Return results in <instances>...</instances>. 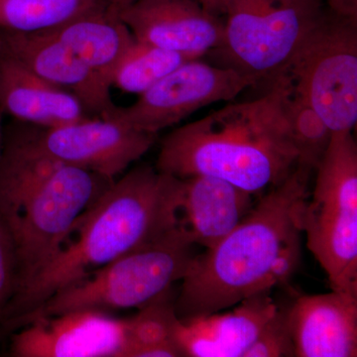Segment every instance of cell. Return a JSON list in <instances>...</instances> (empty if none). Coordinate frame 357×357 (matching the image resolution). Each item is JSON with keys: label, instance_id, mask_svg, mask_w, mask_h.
I'll list each match as a JSON object with an SVG mask.
<instances>
[{"label": "cell", "instance_id": "1", "mask_svg": "<svg viewBox=\"0 0 357 357\" xmlns=\"http://www.w3.org/2000/svg\"><path fill=\"white\" fill-rule=\"evenodd\" d=\"M312 172L297 164L236 229L196 255L175 298L178 319L222 312L290 279L300 261L301 217Z\"/></svg>", "mask_w": 357, "mask_h": 357}, {"label": "cell", "instance_id": "2", "mask_svg": "<svg viewBox=\"0 0 357 357\" xmlns=\"http://www.w3.org/2000/svg\"><path fill=\"white\" fill-rule=\"evenodd\" d=\"M180 178L144 165L114 181L57 253L7 305L0 332H15L59 291L178 225Z\"/></svg>", "mask_w": 357, "mask_h": 357}, {"label": "cell", "instance_id": "3", "mask_svg": "<svg viewBox=\"0 0 357 357\" xmlns=\"http://www.w3.org/2000/svg\"><path fill=\"white\" fill-rule=\"evenodd\" d=\"M272 81L262 98L227 105L169 133L160 147L157 170L178 178H222L252 195L280 184L297 165L299 153L281 82Z\"/></svg>", "mask_w": 357, "mask_h": 357}, {"label": "cell", "instance_id": "4", "mask_svg": "<svg viewBox=\"0 0 357 357\" xmlns=\"http://www.w3.org/2000/svg\"><path fill=\"white\" fill-rule=\"evenodd\" d=\"M115 178L65 165L6 132L0 154V217L16 259V291L36 276ZM14 295V294H13Z\"/></svg>", "mask_w": 357, "mask_h": 357}, {"label": "cell", "instance_id": "5", "mask_svg": "<svg viewBox=\"0 0 357 357\" xmlns=\"http://www.w3.org/2000/svg\"><path fill=\"white\" fill-rule=\"evenodd\" d=\"M195 246L178 225L153 243L117 258L59 291L21 326L38 317L77 310L110 314L121 310H139L172 289L176 282L182 281L196 257Z\"/></svg>", "mask_w": 357, "mask_h": 357}, {"label": "cell", "instance_id": "6", "mask_svg": "<svg viewBox=\"0 0 357 357\" xmlns=\"http://www.w3.org/2000/svg\"><path fill=\"white\" fill-rule=\"evenodd\" d=\"M302 231L332 290L357 296V146L352 131H335L317 167Z\"/></svg>", "mask_w": 357, "mask_h": 357}, {"label": "cell", "instance_id": "7", "mask_svg": "<svg viewBox=\"0 0 357 357\" xmlns=\"http://www.w3.org/2000/svg\"><path fill=\"white\" fill-rule=\"evenodd\" d=\"M326 7L321 0H225L222 49L244 74L274 79L287 67Z\"/></svg>", "mask_w": 357, "mask_h": 357}, {"label": "cell", "instance_id": "8", "mask_svg": "<svg viewBox=\"0 0 357 357\" xmlns=\"http://www.w3.org/2000/svg\"><path fill=\"white\" fill-rule=\"evenodd\" d=\"M281 73L306 96L333 132L356 128L357 21L325 8Z\"/></svg>", "mask_w": 357, "mask_h": 357}, {"label": "cell", "instance_id": "9", "mask_svg": "<svg viewBox=\"0 0 357 357\" xmlns=\"http://www.w3.org/2000/svg\"><path fill=\"white\" fill-rule=\"evenodd\" d=\"M258 82L236 68L213 67L196 59L160 79L130 107L116 105L107 119L157 135L206 105L234 100Z\"/></svg>", "mask_w": 357, "mask_h": 357}, {"label": "cell", "instance_id": "10", "mask_svg": "<svg viewBox=\"0 0 357 357\" xmlns=\"http://www.w3.org/2000/svg\"><path fill=\"white\" fill-rule=\"evenodd\" d=\"M13 128L35 151L65 165L112 178L147 153L156 140L155 134L98 116L59 128H40L20 121Z\"/></svg>", "mask_w": 357, "mask_h": 357}, {"label": "cell", "instance_id": "11", "mask_svg": "<svg viewBox=\"0 0 357 357\" xmlns=\"http://www.w3.org/2000/svg\"><path fill=\"white\" fill-rule=\"evenodd\" d=\"M128 342V319L77 310L38 317L11 333L9 356L124 357Z\"/></svg>", "mask_w": 357, "mask_h": 357}, {"label": "cell", "instance_id": "12", "mask_svg": "<svg viewBox=\"0 0 357 357\" xmlns=\"http://www.w3.org/2000/svg\"><path fill=\"white\" fill-rule=\"evenodd\" d=\"M136 41L199 59L223 44L225 22L199 0H114Z\"/></svg>", "mask_w": 357, "mask_h": 357}, {"label": "cell", "instance_id": "13", "mask_svg": "<svg viewBox=\"0 0 357 357\" xmlns=\"http://www.w3.org/2000/svg\"><path fill=\"white\" fill-rule=\"evenodd\" d=\"M0 50L41 79L76 96L89 115L107 119L116 107L110 96L112 86L50 33L0 29Z\"/></svg>", "mask_w": 357, "mask_h": 357}, {"label": "cell", "instance_id": "14", "mask_svg": "<svg viewBox=\"0 0 357 357\" xmlns=\"http://www.w3.org/2000/svg\"><path fill=\"white\" fill-rule=\"evenodd\" d=\"M296 357L357 356V296L333 290L287 307Z\"/></svg>", "mask_w": 357, "mask_h": 357}, {"label": "cell", "instance_id": "15", "mask_svg": "<svg viewBox=\"0 0 357 357\" xmlns=\"http://www.w3.org/2000/svg\"><path fill=\"white\" fill-rule=\"evenodd\" d=\"M271 291L257 294L227 314L180 319L177 342L185 357H243L278 306Z\"/></svg>", "mask_w": 357, "mask_h": 357}, {"label": "cell", "instance_id": "16", "mask_svg": "<svg viewBox=\"0 0 357 357\" xmlns=\"http://www.w3.org/2000/svg\"><path fill=\"white\" fill-rule=\"evenodd\" d=\"M253 195L222 178H180L178 227L196 245L213 248L252 210Z\"/></svg>", "mask_w": 357, "mask_h": 357}, {"label": "cell", "instance_id": "17", "mask_svg": "<svg viewBox=\"0 0 357 357\" xmlns=\"http://www.w3.org/2000/svg\"><path fill=\"white\" fill-rule=\"evenodd\" d=\"M0 112L16 121L59 128L89 119L83 103L0 50Z\"/></svg>", "mask_w": 357, "mask_h": 357}, {"label": "cell", "instance_id": "18", "mask_svg": "<svg viewBox=\"0 0 357 357\" xmlns=\"http://www.w3.org/2000/svg\"><path fill=\"white\" fill-rule=\"evenodd\" d=\"M44 32L56 37L110 86L117 66L135 42L114 0L107 8Z\"/></svg>", "mask_w": 357, "mask_h": 357}, {"label": "cell", "instance_id": "19", "mask_svg": "<svg viewBox=\"0 0 357 357\" xmlns=\"http://www.w3.org/2000/svg\"><path fill=\"white\" fill-rule=\"evenodd\" d=\"M172 289L128 319V342L124 357H183L177 342L180 319Z\"/></svg>", "mask_w": 357, "mask_h": 357}, {"label": "cell", "instance_id": "20", "mask_svg": "<svg viewBox=\"0 0 357 357\" xmlns=\"http://www.w3.org/2000/svg\"><path fill=\"white\" fill-rule=\"evenodd\" d=\"M112 0H0V29L48 31L70 20L107 8Z\"/></svg>", "mask_w": 357, "mask_h": 357}, {"label": "cell", "instance_id": "21", "mask_svg": "<svg viewBox=\"0 0 357 357\" xmlns=\"http://www.w3.org/2000/svg\"><path fill=\"white\" fill-rule=\"evenodd\" d=\"M275 77L279 79L283 88L284 107L294 144L299 153L297 164L311 167L316 171L330 144L333 131L287 75L281 73Z\"/></svg>", "mask_w": 357, "mask_h": 357}, {"label": "cell", "instance_id": "22", "mask_svg": "<svg viewBox=\"0 0 357 357\" xmlns=\"http://www.w3.org/2000/svg\"><path fill=\"white\" fill-rule=\"evenodd\" d=\"M191 60L196 59L135 40L117 66L112 86L124 93L141 95L181 65Z\"/></svg>", "mask_w": 357, "mask_h": 357}, {"label": "cell", "instance_id": "23", "mask_svg": "<svg viewBox=\"0 0 357 357\" xmlns=\"http://www.w3.org/2000/svg\"><path fill=\"white\" fill-rule=\"evenodd\" d=\"M293 356L295 347L289 326L287 307L278 306L243 357Z\"/></svg>", "mask_w": 357, "mask_h": 357}, {"label": "cell", "instance_id": "24", "mask_svg": "<svg viewBox=\"0 0 357 357\" xmlns=\"http://www.w3.org/2000/svg\"><path fill=\"white\" fill-rule=\"evenodd\" d=\"M16 288V259L13 239L0 217V326Z\"/></svg>", "mask_w": 357, "mask_h": 357}, {"label": "cell", "instance_id": "25", "mask_svg": "<svg viewBox=\"0 0 357 357\" xmlns=\"http://www.w3.org/2000/svg\"><path fill=\"white\" fill-rule=\"evenodd\" d=\"M331 13L357 21V0H321Z\"/></svg>", "mask_w": 357, "mask_h": 357}, {"label": "cell", "instance_id": "26", "mask_svg": "<svg viewBox=\"0 0 357 357\" xmlns=\"http://www.w3.org/2000/svg\"><path fill=\"white\" fill-rule=\"evenodd\" d=\"M202 6L213 15L225 14V0H199Z\"/></svg>", "mask_w": 357, "mask_h": 357}, {"label": "cell", "instance_id": "27", "mask_svg": "<svg viewBox=\"0 0 357 357\" xmlns=\"http://www.w3.org/2000/svg\"><path fill=\"white\" fill-rule=\"evenodd\" d=\"M2 112H0V154H1L2 144H3V131L4 128L2 126Z\"/></svg>", "mask_w": 357, "mask_h": 357}, {"label": "cell", "instance_id": "28", "mask_svg": "<svg viewBox=\"0 0 357 357\" xmlns=\"http://www.w3.org/2000/svg\"><path fill=\"white\" fill-rule=\"evenodd\" d=\"M117 1H119V2H126V1H129V0H117Z\"/></svg>", "mask_w": 357, "mask_h": 357}]
</instances>
